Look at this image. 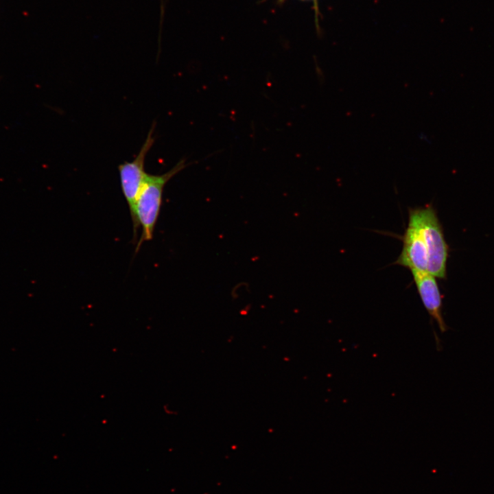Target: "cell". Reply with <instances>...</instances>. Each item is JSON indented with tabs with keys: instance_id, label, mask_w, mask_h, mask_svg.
I'll return each instance as SVG.
<instances>
[{
	"instance_id": "obj_5",
	"label": "cell",
	"mask_w": 494,
	"mask_h": 494,
	"mask_svg": "<svg viewBox=\"0 0 494 494\" xmlns=\"http://www.w3.org/2000/svg\"><path fill=\"white\" fill-rule=\"evenodd\" d=\"M411 273L424 307L430 317L437 323L440 332L447 331L448 327L442 311V296L436 277L427 272Z\"/></svg>"
},
{
	"instance_id": "obj_3",
	"label": "cell",
	"mask_w": 494,
	"mask_h": 494,
	"mask_svg": "<svg viewBox=\"0 0 494 494\" xmlns=\"http://www.w3.org/2000/svg\"><path fill=\"white\" fill-rule=\"evenodd\" d=\"M155 126V122H154L134 159L131 162L125 161L118 166L121 191L127 202L132 219L134 239L136 238L137 232L139 228L136 220L135 206L148 174L144 169L145 160L147 154L154 143Z\"/></svg>"
},
{
	"instance_id": "obj_4",
	"label": "cell",
	"mask_w": 494,
	"mask_h": 494,
	"mask_svg": "<svg viewBox=\"0 0 494 494\" xmlns=\"http://www.w3.org/2000/svg\"><path fill=\"white\" fill-rule=\"evenodd\" d=\"M401 240L402 250L395 264L408 268L411 272H427L428 255L423 235L416 222L409 217Z\"/></svg>"
},
{
	"instance_id": "obj_2",
	"label": "cell",
	"mask_w": 494,
	"mask_h": 494,
	"mask_svg": "<svg viewBox=\"0 0 494 494\" xmlns=\"http://www.w3.org/2000/svg\"><path fill=\"white\" fill-rule=\"evenodd\" d=\"M408 217L416 222L423 235L428 255L427 272L446 279L449 246L434 208L431 204L410 208Z\"/></svg>"
},
{
	"instance_id": "obj_1",
	"label": "cell",
	"mask_w": 494,
	"mask_h": 494,
	"mask_svg": "<svg viewBox=\"0 0 494 494\" xmlns=\"http://www.w3.org/2000/svg\"><path fill=\"white\" fill-rule=\"evenodd\" d=\"M188 165L185 159L180 160L172 169L159 175L147 174L138 196L135 215L137 224L141 226V235L137 242L135 252L141 246L152 239L161 211L163 193L167 182Z\"/></svg>"
}]
</instances>
